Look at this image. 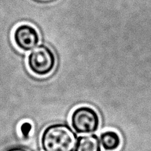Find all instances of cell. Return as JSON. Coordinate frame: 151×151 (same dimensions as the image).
I'll return each mask as SVG.
<instances>
[{
	"instance_id": "cell-1",
	"label": "cell",
	"mask_w": 151,
	"mask_h": 151,
	"mask_svg": "<svg viewBox=\"0 0 151 151\" xmlns=\"http://www.w3.org/2000/svg\"><path fill=\"white\" fill-rule=\"evenodd\" d=\"M77 141L78 136L73 129L63 123L50 124L41 136L44 151H74Z\"/></svg>"
},
{
	"instance_id": "cell-2",
	"label": "cell",
	"mask_w": 151,
	"mask_h": 151,
	"mask_svg": "<svg viewBox=\"0 0 151 151\" xmlns=\"http://www.w3.org/2000/svg\"><path fill=\"white\" fill-rule=\"evenodd\" d=\"M29 70L38 76H46L51 73L56 65V56L53 50L44 44L32 49L27 57Z\"/></svg>"
},
{
	"instance_id": "cell-3",
	"label": "cell",
	"mask_w": 151,
	"mask_h": 151,
	"mask_svg": "<svg viewBox=\"0 0 151 151\" xmlns=\"http://www.w3.org/2000/svg\"><path fill=\"white\" fill-rule=\"evenodd\" d=\"M70 121L75 132L83 134L96 132L100 124L98 113L89 106H80L75 108L72 113Z\"/></svg>"
},
{
	"instance_id": "cell-4",
	"label": "cell",
	"mask_w": 151,
	"mask_h": 151,
	"mask_svg": "<svg viewBox=\"0 0 151 151\" xmlns=\"http://www.w3.org/2000/svg\"><path fill=\"white\" fill-rule=\"evenodd\" d=\"M13 41L20 50L27 52L38 45L40 36L35 27L28 24H22L14 30Z\"/></svg>"
},
{
	"instance_id": "cell-5",
	"label": "cell",
	"mask_w": 151,
	"mask_h": 151,
	"mask_svg": "<svg viewBox=\"0 0 151 151\" xmlns=\"http://www.w3.org/2000/svg\"><path fill=\"white\" fill-rule=\"evenodd\" d=\"M75 151H102L100 139L96 134L79 136Z\"/></svg>"
},
{
	"instance_id": "cell-6",
	"label": "cell",
	"mask_w": 151,
	"mask_h": 151,
	"mask_svg": "<svg viewBox=\"0 0 151 151\" xmlns=\"http://www.w3.org/2000/svg\"><path fill=\"white\" fill-rule=\"evenodd\" d=\"M100 140L101 146L106 151H115L121 145L120 136L114 130H106L102 133Z\"/></svg>"
},
{
	"instance_id": "cell-7",
	"label": "cell",
	"mask_w": 151,
	"mask_h": 151,
	"mask_svg": "<svg viewBox=\"0 0 151 151\" xmlns=\"http://www.w3.org/2000/svg\"><path fill=\"white\" fill-rule=\"evenodd\" d=\"M32 124L31 123L28 122V121H26V122L22 123V125L20 127V130L21 133H22V136L24 138H27L29 136V133L32 130Z\"/></svg>"
},
{
	"instance_id": "cell-8",
	"label": "cell",
	"mask_w": 151,
	"mask_h": 151,
	"mask_svg": "<svg viewBox=\"0 0 151 151\" xmlns=\"http://www.w3.org/2000/svg\"><path fill=\"white\" fill-rule=\"evenodd\" d=\"M6 151H28L25 148L22 147H13L9 149H7Z\"/></svg>"
}]
</instances>
